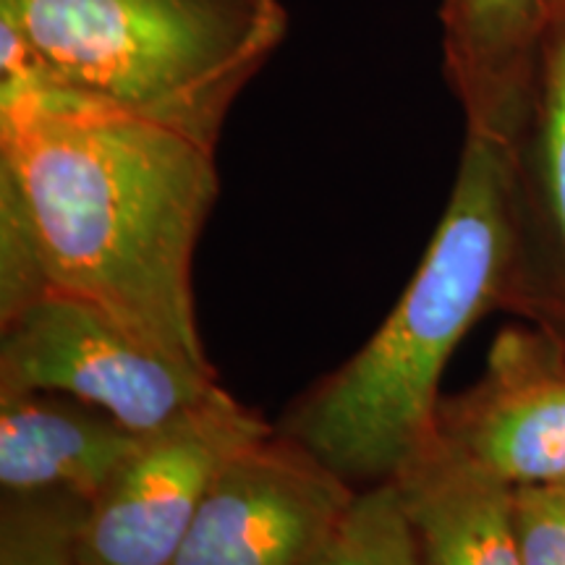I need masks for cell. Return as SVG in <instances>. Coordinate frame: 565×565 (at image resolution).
Masks as SVG:
<instances>
[{
    "instance_id": "cell-1",
    "label": "cell",
    "mask_w": 565,
    "mask_h": 565,
    "mask_svg": "<svg viewBox=\"0 0 565 565\" xmlns=\"http://www.w3.org/2000/svg\"><path fill=\"white\" fill-rule=\"evenodd\" d=\"M215 150L55 82L0 92V204L32 233L51 291L200 372L192 270L221 192Z\"/></svg>"
},
{
    "instance_id": "cell-2",
    "label": "cell",
    "mask_w": 565,
    "mask_h": 565,
    "mask_svg": "<svg viewBox=\"0 0 565 565\" xmlns=\"http://www.w3.org/2000/svg\"><path fill=\"white\" fill-rule=\"evenodd\" d=\"M521 152L466 131L454 192L401 301L294 416L291 437L343 479H393L437 424L456 345L503 299H524Z\"/></svg>"
},
{
    "instance_id": "cell-3",
    "label": "cell",
    "mask_w": 565,
    "mask_h": 565,
    "mask_svg": "<svg viewBox=\"0 0 565 565\" xmlns=\"http://www.w3.org/2000/svg\"><path fill=\"white\" fill-rule=\"evenodd\" d=\"M51 82L217 147L288 32L282 0H0Z\"/></svg>"
},
{
    "instance_id": "cell-4",
    "label": "cell",
    "mask_w": 565,
    "mask_h": 565,
    "mask_svg": "<svg viewBox=\"0 0 565 565\" xmlns=\"http://www.w3.org/2000/svg\"><path fill=\"white\" fill-rule=\"evenodd\" d=\"M0 387L55 393L152 435L217 391V377L173 362L95 303L51 291L3 322Z\"/></svg>"
},
{
    "instance_id": "cell-5",
    "label": "cell",
    "mask_w": 565,
    "mask_h": 565,
    "mask_svg": "<svg viewBox=\"0 0 565 565\" xmlns=\"http://www.w3.org/2000/svg\"><path fill=\"white\" fill-rule=\"evenodd\" d=\"M265 435L270 429L225 391L147 435L84 511L79 565H171L223 466Z\"/></svg>"
},
{
    "instance_id": "cell-6",
    "label": "cell",
    "mask_w": 565,
    "mask_h": 565,
    "mask_svg": "<svg viewBox=\"0 0 565 565\" xmlns=\"http://www.w3.org/2000/svg\"><path fill=\"white\" fill-rule=\"evenodd\" d=\"M353 498L299 440L265 435L223 466L171 565H322Z\"/></svg>"
},
{
    "instance_id": "cell-7",
    "label": "cell",
    "mask_w": 565,
    "mask_h": 565,
    "mask_svg": "<svg viewBox=\"0 0 565 565\" xmlns=\"http://www.w3.org/2000/svg\"><path fill=\"white\" fill-rule=\"evenodd\" d=\"M437 433L513 487L565 479V338L505 328L482 380L437 408Z\"/></svg>"
},
{
    "instance_id": "cell-8",
    "label": "cell",
    "mask_w": 565,
    "mask_h": 565,
    "mask_svg": "<svg viewBox=\"0 0 565 565\" xmlns=\"http://www.w3.org/2000/svg\"><path fill=\"white\" fill-rule=\"evenodd\" d=\"M565 0H443L445 71L466 131L524 150L536 79Z\"/></svg>"
},
{
    "instance_id": "cell-9",
    "label": "cell",
    "mask_w": 565,
    "mask_h": 565,
    "mask_svg": "<svg viewBox=\"0 0 565 565\" xmlns=\"http://www.w3.org/2000/svg\"><path fill=\"white\" fill-rule=\"evenodd\" d=\"M145 437L66 395L0 387V484L6 494L61 492L89 505Z\"/></svg>"
},
{
    "instance_id": "cell-10",
    "label": "cell",
    "mask_w": 565,
    "mask_h": 565,
    "mask_svg": "<svg viewBox=\"0 0 565 565\" xmlns=\"http://www.w3.org/2000/svg\"><path fill=\"white\" fill-rule=\"evenodd\" d=\"M419 565H521L515 487L437 433L393 477Z\"/></svg>"
},
{
    "instance_id": "cell-11",
    "label": "cell",
    "mask_w": 565,
    "mask_h": 565,
    "mask_svg": "<svg viewBox=\"0 0 565 565\" xmlns=\"http://www.w3.org/2000/svg\"><path fill=\"white\" fill-rule=\"evenodd\" d=\"M524 147H532V152H521V181L534 189L532 194L524 189V200L536 204L553 263L542 301L550 315L565 322V13L542 51Z\"/></svg>"
},
{
    "instance_id": "cell-12",
    "label": "cell",
    "mask_w": 565,
    "mask_h": 565,
    "mask_svg": "<svg viewBox=\"0 0 565 565\" xmlns=\"http://www.w3.org/2000/svg\"><path fill=\"white\" fill-rule=\"evenodd\" d=\"M87 505L61 492L6 494L0 565H79L76 536Z\"/></svg>"
},
{
    "instance_id": "cell-13",
    "label": "cell",
    "mask_w": 565,
    "mask_h": 565,
    "mask_svg": "<svg viewBox=\"0 0 565 565\" xmlns=\"http://www.w3.org/2000/svg\"><path fill=\"white\" fill-rule=\"evenodd\" d=\"M322 565H419L412 524L393 479L353 498Z\"/></svg>"
},
{
    "instance_id": "cell-14",
    "label": "cell",
    "mask_w": 565,
    "mask_h": 565,
    "mask_svg": "<svg viewBox=\"0 0 565 565\" xmlns=\"http://www.w3.org/2000/svg\"><path fill=\"white\" fill-rule=\"evenodd\" d=\"M521 565H565V492L550 484L515 487Z\"/></svg>"
},
{
    "instance_id": "cell-15",
    "label": "cell",
    "mask_w": 565,
    "mask_h": 565,
    "mask_svg": "<svg viewBox=\"0 0 565 565\" xmlns=\"http://www.w3.org/2000/svg\"><path fill=\"white\" fill-rule=\"evenodd\" d=\"M553 487H557V490H563V492H565V479H563L561 484H553Z\"/></svg>"
}]
</instances>
